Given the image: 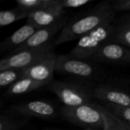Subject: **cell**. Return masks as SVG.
<instances>
[{"label": "cell", "instance_id": "6da1fadb", "mask_svg": "<svg viewBox=\"0 0 130 130\" xmlns=\"http://www.w3.org/2000/svg\"><path fill=\"white\" fill-rule=\"evenodd\" d=\"M115 13L111 2H101L82 15L69 21L53 41L55 46L80 39L95 28L111 23L115 18Z\"/></svg>", "mask_w": 130, "mask_h": 130}, {"label": "cell", "instance_id": "7a4b0ae2", "mask_svg": "<svg viewBox=\"0 0 130 130\" xmlns=\"http://www.w3.org/2000/svg\"><path fill=\"white\" fill-rule=\"evenodd\" d=\"M115 25L111 23L103 24L81 37L69 54V56L89 60L104 43L112 41Z\"/></svg>", "mask_w": 130, "mask_h": 130}, {"label": "cell", "instance_id": "3957f363", "mask_svg": "<svg viewBox=\"0 0 130 130\" xmlns=\"http://www.w3.org/2000/svg\"><path fill=\"white\" fill-rule=\"evenodd\" d=\"M46 89L54 93L64 106L77 107L91 104L93 90L81 84L67 81H53L46 86Z\"/></svg>", "mask_w": 130, "mask_h": 130}, {"label": "cell", "instance_id": "277c9868", "mask_svg": "<svg viewBox=\"0 0 130 130\" xmlns=\"http://www.w3.org/2000/svg\"><path fill=\"white\" fill-rule=\"evenodd\" d=\"M62 116L72 123L90 128H104V120L96 104H88L77 107L63 106Z\"/></svg>", "mask_w": 130, "mask_h": 130}, {"label": "cell", "instance_id": "5b68a950", "mask_svg": "<svg viewBox=\"0 0 130 130\" xmlns=\"http://www.w3.org/2000/svg\"><path fill=\"white\" fill-rule=\"evenodd\" d=\"M55 72L82 78H92L98 75V69L89 60L75 58L69 55L58 56Z\"/></svg>", "mask_w": 130, "mask_h": 130}, {"label": "cell", "instance_id": "8992f818", "mask_svg": "<svg viewBox=\"0 0 130 130\" xmlns=\"http://www.w3.org/2000/svg\"><path fill=\"white\" fill-rule=\"evenodd\" d=\"M54 46L55 44L53 42L39 48L26 50L14 55L7 56L0 61V71L8 69H27L38 59L52 52Z\"/></svg>", "mask_w": 130, "mask_h": 130}, {"label": "cell", "instance_id": "52a82bcc", "mask_svg": "<svg viewBox=\"0 0 130 130\" xmlns=\"http://www.w3.org/2000/svg\"><path fill=\"white\" fill-rule=\"evenodd\" d=\"M7 113L21 116L23 117H37L51 119L56 117V109L53 104L44 101H33L17 105L10 106L5 111Z\"/></svg>", "mask_w": 130, "mask_h": 130}, {"label": "cell", "instance_id": "ba28073f", "mask_svg": "<svg viewBox=\"0 0 130 130\" xmlns=\"http://www.w3.org/2000/svg\"><path fill=\"white\" fill-rule=\"evenodd\" d=\"M58 56L53 51L38 59L30 67L24 69V76L49 85L53 81Z\"/></svg>", "mask_w": 130, "mask_h": 130}, {"label": "cell", "instance_id": "9c48e42d", "mask_svg": "<svg viewBox=\"0 0 130 130\" xmlns=\"http://www.w3.org/2000/svg\"><path fill=\"white\" fill-rule=\"evenodd\" d=\"M67 23H68V18H65L59 22L52 26L37 30L27 41H25L23 44L18 46L14 50H11L8 54V56L14 55L18 52L26 50L39 48V47H41V46H43L50 43L52 38L59 31L61 32V30L63 29V27L66 25Z\"/></svg>", "mask_w": 130, "mask_h": 130}, {"label": "cell", "instance_id": "30bf717a", "mask_svg": "<svg viewBox=\"0 0 130 130\" xmlns=\"http://www.w3.org/2000/svg\"><path fill=\"white\" fill-rule=\"evenodd\" d=\"M89 60L105 63H130V50L120 43L109 41L103 44Z\"/></svg>", "mask_w": 130, "mask_h": 130}, {"label": "cell", "instance_id": "8fae6325", "mask_svg": "<svg viewBox=\"0 0 130 130\" xmlns=\"http://www.w3.org/2000/svg\"><path fill=\"white\" fill-rule=\"evenodd\" d=\"M94 98L104 104L130 107V91L109 85H99L93 89Z\"/></svg>", "mask_w": 130, "mask_h": 130}, {"label": "cell", "instance_id": "7c38bea8", "mask_svg": "<svg viewBox=\"0 0 130 130\" xmlns=\"http://www.w3.org/2000/svg\"><path fill=\"white\" fill-rule=\"evenodd\" d=\"M65 18H66V10L61 8L59 6H56L30 12L27 18V23L40 29L52 26Z\"/></svg>", "mask_w": 130, "mask_h": 130}, {"label": "cell", "instance_id": "4fadbf2b", "mask_svg": "<svg viewBox=\"0 0 130 130\" xmlns=\"http://www.w3.org/2000/svg\"><path fill=\"white\" fill-rule=\"evenodd\" d=\"M37 30L39 29L37 27L27 22L26 24L18 29L10 37L2 42L0 45L1 52H5L7 50H10L11 52L14 50L27 41Z\"/></svg>", "mask_w": 130, "mask_h": 130}, {"label": "cell", "instance_id": "5bb4252c", "mask_svg": "<svg viewBox=\"0 0 130 130\" xmlns=\"http://www.w3.org/2000/svg\"><path fill=\"white\" fill-rule=\"evenodd\" d=\"M48 85L46 83L35 81L27 77H23L15 83L8 87L6 94L8 95H19L31 92L38 88L46 87Z\"/></svg>", "mask_w": 130, "mask_h": 130}, {"label": "cell", "instance_id": "9a60e30c", "mask_svg": "<svg viewBox=\"0 0 130 130\" xmlns=\"http://www.w3.org/2000/svg\"><path fill=\"white\" fill-rule=\"evenodd\" d=\"M96 105L100 110L104 120L103 130H130V128L106 107L101 104H96Z\"/></svg>", "mask_w": 130, "mask_h": 130}, {"label": "cell", "instance_id": "2e32d148", "mask_svg": "<svg viewBox=\"0 0 130 130\" xmlns=\"http://www.w3.org/2000/svg\"><path fill=\"white\" fill-rule=\"evenodd\" d=\"M60 0H17V7L32 12L36 10L59 6Z\"/></svg>", "mask_w": 130, "mask_h": 130}, {"label": "cell", "instance_id": "e0dca14e", "mask_svg": "<svg viewBox=\"0 0 130 130\" xmlns=\"http://www.w3.org/2000/svg\"><path fill=\"white\" fill-rule=\"evenodd\" d=\"M28 122V117H18L13 114H2L0 130H18Z\"/></svg>", "mask_w": 130, "mask_h": 130}, {"label": "cell", "instance_id": "ac0fdd59", "mask_svg": "<svg viewBox=\"0 0 130 130\" xmlns=\"http://www.w3.org/2000/svg\"><path fill=\"white\" fill-rule=\"evenodd\" d=\"M29 12L18 7L14 9L0 11V26L4 27L9 25L18 20L27 18Z\"/></svg>", "mask_w": 130, "mask_h": 130}, {"label": "cell", "instance_id": "d6986e66", "mask_svg": "<svg viewBox=\"0 0 130 130\" xmlns=\"http://www.w3.org/2000/svg\"><path fill=\"white\" fill-rule=\"evenodd\" d=\"M24 69H8L0 71V86H10L24 76Z\"/></svg>", "mask_w": 130, "mask_h": 130}, {"label": "cell", "instance_id": "ffe728a7", "mask_svg": "<svg viewBox=\"0 0 130 130\" xmlns=\"http://www.w3.org/2000/svg\"><path fill=\"white\" fill-rule=\"evenodd\" d=\"M112 40L130 47V24L120 23L115 25Z\"/></svg>", "mask_w": 130, "mask_h": 130}, {"label": "cell", "instance_id": "44dd1931", "mask_svg": "<svg viewBox=\"0 0 130 130\" xmlns=\"http://www.w3.org/2000/svg\"><path fill=\"white\" fill-rule=\"evenodd\" d=\"M104 107L109 110L130 128V107L117 106L111 104H104Z\"/></svg>", "mask_w": 130, "mask_h": 130}, {"label": "cell", "instance_id": "7402d4cb", "mask_svg": "<svg viewBox=\"0 0 130 130\" xmlns=\"http://www.w3.org/2000/svg\"><path fill=\"white\" fill-rule=\"evenodd\" d=\"M91 2V0H60L59 6L65 9L66 8H78Z\"/></svg>", "mask_w": 130, "mask_h": 130}, {"label": "cell", "instance_id": "603a6c76", "mask_svg": "<svg viewBox=\"0 0 130 130\" xmlns=\"http://www.w3.org/2000/svg\"><path fill=\"white\" fill-rule=\"evenodd\" d=\"M111 2L115 12L130 11V0H120Z\"/></svg>", "mask_w": 130, "mask_h": 130}, {"label": "cell", "instance_id": "cb8c5ba5", "mask_svg": "<svg viewBox=\"0 0 130 130\" xmlns=\"http://www.w3.org/2000/svg\"><path fill=\"white\" fill-rule=\"evenodd\" d=\"M121 23H130V14H126L121 18Z\"/></svg>", "mask_w": 130, "mask_h": 130}, {"label": "cell", "instance_id": "d4e9b609", "mask_svg": "<svg viewBox=\"0 0 130 130\" xmlns=\"http://www.w3.org/2000/svg\"><path fill=\"white\" fill-rule=\"evenodd\" d=\"M43 130H59V129H45Z\"/></svg>", "mask_w": 130, "mask_h": 130}]
</instances>
